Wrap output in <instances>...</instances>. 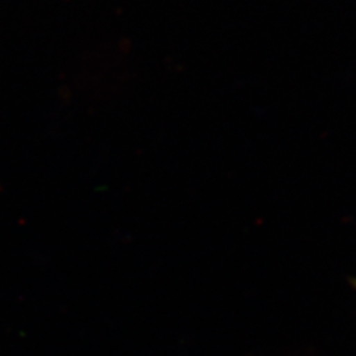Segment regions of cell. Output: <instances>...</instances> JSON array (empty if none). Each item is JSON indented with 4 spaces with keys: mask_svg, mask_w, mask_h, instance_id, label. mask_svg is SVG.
<instances>
[{
    "mask_svg": "<svg viewBox=\"0 0 356 356\" xmlns=\"http://www.w3.org/2000/svg\"><path fill=\"white\" fill-rule=\"evenodd\" d=\"M352 285H353V288L356 289V277H355V280H352Z\"/></svg>",
    "mask_w": 356,
    "mask_h": 356,
    "instance_id": "obj_1",
    "label": "cell"
}]
</instances>
